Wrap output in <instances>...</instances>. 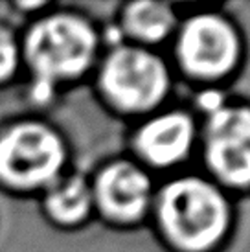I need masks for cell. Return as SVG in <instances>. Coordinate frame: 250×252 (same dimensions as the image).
I'll list each match as a JSON object with an SVG mask.
<instances>
[{
  "label": "cell",
  "mask_w": 250,
  "mask_h": 252,
  "mask_svg": "<svg viewBox=\"0 0 250 252\" xmlns=\"http://www.w3.org/2000/svg\"><path fill=\"white\" fill-rule=\"evenodd\" d=\"M21 44L22 74L39 103L56 99L62 89L87 76L99 54V35L92 22L64 9H46L28 21Z\"/></svg>",
  "instance_id": "1"
},
{
  "label": "cell",
  "mask_w": 250,
  "mask_h": 252,
  "mask_svg": "<svg viewBox=\"0 0 250 252\" xmlns=\"http://www.w3.org/2000/svg\"><path fill=\"white\" fill-rule=\"evenodd\" d=\"M66 166V140L46 120L28 116L0 127V191L37 199Z\"/></svg>",
  "instance_id": "2"
},
{
  "label": "cell",
  "mask_w": 250,
  "mask_h": 252,
  "mask_svg": "<svg viewBox=\"0 0 250 252\" xmlns=\"http://www.w3.org/2000/svg\"><path fill=\"white\" fill-rule=\"evenodd\" d=\"M156 214L167 238L189 252L214 247L228 226V204L221 191L195 177L173 181L160 189Z\"/></svg>",
  "instance_id": "3"
},
{
  "label": "cell",
  "mask_w": 250,
  "mask_h": 252,
  "mask_svg": "<svg viewBox=\"0 0 250 252\" xmlns=\"http://www.w3.org/2000/svg\"><path fill=\"white\" fill-rule=\"evenodd\" d=\"M97 89L120 111H147L166 96L169 77L158 57L140 46H114L101 59Z\"/></svg>",
  "instance_id": "4"
},
{
  "label": "cell",
  "mask_w": 250,
  "mask_h": 252,
  "mask_svg": "<svg viewBox=\"0 0 250 252\" xmlns=\"http://www.w3.org/2000/svg\"><path fill=\"white\" fill-rule=\"evenodd\" d=\"M177 50L188 72L201 77H217L234 68L239 41L224 19L199 15L182 26Z\"/></svg>",
  "instance_id": "5"
},
{
  "label": "cell",
  "mask_w": 250,
  "mask_h": 252,
  "mask_svg": "<svg viewBox=\"0 0 250 252\" xmlns=\"http://www.w3.org/2000/svg\"><path fill=\"white\" fill-rule=\"evenodd\" d=\"M204 147L210 168L230 184L250 182V109L219 107L210 112Z\"/></svg>",
  "instance_id": "6"
},
{
  "label": "cell",
  "mask_w": 250,
  "mask_h": 252,
  "mask_svg": "<svg viewBox=\"0 0 250 252\" xmlns=\"http://www.w3.org/2000/svg\"><path fill=\"white\" fill-rule=\"evenodd\" d=\"M94 212L114 223H132L146 214L151 182L144 169L131 162L107 164L91 181Z\"/></svg>",
  "instance_id": "7"
},
{
  "label": "cell",
  "mask_w": 250,
  "mask_h": 252,
  "mask_svg": "<svg viewBox=\"0 0 250 252\" xmlns=\"http://www.w3.org/2000/svg\"><path fill=\"white\" fill-rule=\"evenodd\" d=\"M44 221L61 230H74L94 212L91 181L81 173L66 171L37 197Z\"/></svg>",
  "instance_id": "8"
},
{
  "label": "cell",
  "mask_w": 250,
  "mask_h": 252,
  "mask_svg": "<svg viewBox=\"0 0 250 252\" xmlns=\"http://www.w3.org/2000/svg\"><path fill=\"white\" fill-rule=\"evenodd\" d=\"M193 142V124L182 112H167L147 122L136 134V149L155 166L182 160Z\"/></svg>",
  "instance_id": "9"
},
{
  "label": "cell",
  "mask_w": 250,
  "mask_h": 252,
  "mask_svg": "<svg viewBox=\"0 0 250 252\" xmlns=\"http://www.w3.org/2000/svg\"><path fill=\"white\" fill-rule=\"evenodd\" d=\"M175 26L173 9L162 2H132L122 15V30L140 42L162 41Z\"/></svg>",
  "instance_id": "10"
},
{
  "label": "cell",
  "mask_w": 250,
  "mask_h": 252,
  "mask_svg": "<svg viewBox=\"0 0 250 252\" xmlns=\"http://www.w3.org/2000/svg\"><path fill=\"white\" fill-rule=\"evenodd\" d=\"M22 76L21 32L0 21V91H4Z\"/></svg>",
  "instance_id": "11"
}]
</instances>
